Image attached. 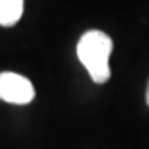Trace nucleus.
Returning <instances> with one entry per match:
<instances>
[{
  "mask_svg": "<svg viewBox=\"0 0 149 149\" xmlns=\"http://www.w3.org/2000/svg\"><path fill=\"white\" fill-rule=\"evenodd\" d=\"M76 52L79 61L96 84H104L110 79L111 70L108 59L113 52V40L105 32L96 29L85 32L79 40Z\"/></svg>",
  "mask_w": 149,
  "mask_h": 149,
  "instance_id": "f257e3e1",
  "label": "nucleus"
},
{
  "mask_svg": "<svg viewBox=\"0 0 149 149\" xmlns=\"http://www.w3.org/2000/svg\"><path fill=\"white\" fill-rule=\"evenodd\" d=\"M35 97L33 85L28 78L14 72L0 73V99L15 105H26Z\"/></svg>",
  "mask_w": 149,
  "mask_h": 149,
  "instance_id": "f03ea898",
  "label": "nucleus"
},
{
  "mask_svg": "<svg viewBox=\"0 0 149 149\" xmlns=\"http://www.w3.org/2000/svg\"><path fill=\"white\" fill-rule=\"evenodd\" d=\"M23 14V0H0V24L14 26Z\"/></svg>",
  "mask_w": 149,
  "mask_h": 149,
  "instance_id": "7ed1b4c3",
  "label": "nucleus"
},
{
  "mask_svg": "<svg viewBox=\"0 0 149 149\" xmlns=\"http://www.w3.org/2000/svg\"><path fill=\"white\" fill-rule=\"evenodd\" d=\"M146 102L149 105V84H148V90H146Z\"/></svg>",
  "mask_w": 149,
  "mask_h": 149,
  "instance_id": "20e7f679",
  "label": "nucleus"
}]
</instances>
